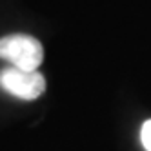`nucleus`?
Segmentation results:
<instances>
[{
	"mask_svg": "<svg viewBox=\"0 0 151 151\" xmlns=\"http://www.w3.org/2000/svg\"><path fill=\"white\" fill-rule=\"evenodd\" d=\"M0 58L13 64V68L37 71L44 60V49L35 37L7 35L0 38Z\"/></svg>",
	"mask_w": 151,
	"mask_h": 151,
	"instance_id": "nucleus-1",
	"label": "nucleus"
},
{
	"mask_svg": "<svg viewBox=\"0 0 151 151\" xmlns=\"http://www.w3.org/2000/svg\"><path fill=\"white\" fill-rule=\"evenodd\" d=\"M0 86L17 99L35 100L46 91V78L38 71H26L11 66L0 71Z\"/></svg>",
	"mask_w": 151,
	"mask_h": 151,
	"instance_id": "nucleus-2",
	"label": "nucleus"
},
{
	"mask_svg": "<svg viewBox=\"0 0 151 151\" xmlns=\"http://www.w3.org/2000/svg\"><path fill=\"white\" fill-rule=\"evenodd\" d=\"M140 142L146 151H151V120H146L140 129Z\"/></svg>",
	"mask_w": 151,
	"mask_h": 151,
	"instance_id": "nucleus-3",
	"label": "nucleus"
}]
</instances>
